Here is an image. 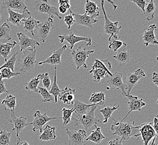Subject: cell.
<instances>
[{
	"label": "cell",
	"instance_id": "f546056e",
	"mask_svg": "<svg viewBox=\"0 0 158 145\" xmlns=\"http://www.w3.org/2000/svg\"><path fill=\"white\" fill-rule=\"evenodd\" d=\"M85 13L89 16L98 17L99 16V10L97 3L87 0L85 5Z\"/></svg>",
	"mask_w": 158,
	"mask_h": 145
},
{
	"label": "cell",
	"instance_id": "2e32d148",
	"mask_svg": "<svg viewBox=\"0 0 158 145\" xmlns=\"http://www.w3.org/2000/svg\"><path fill=\"white\" fill-rule=\"evenodd\" d=\"M17 36L19 40L18 44L20 47V52H23L27 48L35 49L37 46L40 45L37 40L31 39L22 33H18Z\"/></svg>",
	"mask_w": 158,
	"mask_h": 145
},
{
	"label": "cell",
	"instance_id": "8992f818",
	"mask_svg": "<svg viewBox=\"0 0 158 145\" xmlns=\"http://www.w3.org/2000/svg\"><path fill=\"white\" fill-rule=\"evenodd\" d=\"M108 87L106 89L109 90L110 88H115L117 89H121L122 93L127 97V86L123 82V74L119 72H116L112 76H107Z\"/></svg>",
	"mask_w": 158,
	"mask_h": 145
},
{
	"label": "cell",
	"instance_id": "1f68e13d",
	"mask_svg": "<svg viewBox=\"0 0 158 145\" xmlns=\"http://www.w3.org/2000/svg\"><path fill=\"white\" fill-rule=\"evenodd\" d=\"M155 9L156 6L152 0H151L149 3L146 4L143 14L144 16H145L148 21H151L154 18Z\"/></svg>",
	"mask_w": 158,
	"mask_h": 145
},
{
	"label": "cell",
	"instance_id": "11a10c76",
	"mask_svg": "<svg viewBox=\"0 0 158 145\" xmlns=\"http://www.w3.org/2000/svg\"><path fill=\"white\" fill-rule=\"evenodd\" d=\"M107 2H109V3H111L112 6L113 7V10H116V9L117 8V6L116 5H114V3L113 2V1H110V0H107Z\"/></svg>",
	"mask_w": 158,
	"mask_h": 145
},
{
	"label": "cell",
	"instance_id": "74e56055",
	"mask_svg": "<svg viewBox=\"0 0 158 145\" xmlns=\"http://www.w3.org/2000/svg\"><path fill=\"white\" fill-rule=\"evenodd\" d=\"M17 55L18 53L16 52L15 50L13 54L9 60H7L5 63L3 64L1 67H0V70L3 68H9L13 72H14V68H15V64L16 61H17Z\"/></svg>",
	"mask_w": 158,
	"mask_h": 145
},
{
	"label": "cell",
	"instance_id": "44dd1931",
	"mask_svg": "<svg viewBox=\"0 0 158 145\" xmlns=\"http://www.w3.org/2000/svg\"><path fill=\"white\" fill-rule=\"evenodd\" d=\"M127 44H125L117 50L116 55L113 56V58L118 61L120 66L123 67L126 64L130 62L132 57V54L126 50Z\"/></svg>",
	"mask_w": 158,
	"mask_h": 145
},
{
	"label": "cell",
	"instance_id": "9c48e42d",
	"mask_svg": "<svg viewBox=\"0 0 158 145\" xmlns=\"http://www.w3.org/2000/svg\"><path fill=\"white\" fill-rule=\"evenodd\" d=\"M53 18L49 17L45 21L40 22L37 25L36 27L37 35L42 42H45L48 36L51 33L52 27L53 26Z\"/></svg>",
	"mask_w": 158,
	"mask_h": 145
},
{
	"label": "cell",
	"instance_id": "ba28073f",
	"mask_svg": "<svg viewBox=\"0 0 158 145\" xmlns=\"http://www.w3.org/2000/svg\"><path fill=\"white\" fill-rule=\"evenodd\" d=\"M10 116L11 119L9 120V122L12 125V131L15 132L18 141H20L19 134L23 131L24 129L27 126L30 125V123H27V118L29 117H26L24 116H20L19 117H16L14 111H10Z\"/></svg>",
	"mask_w": 158,
	"mask_h": 145
},
{
	"label": "cell",
	"instance_id": "4fadbf2b",
	"mask_svg": "<svg viewBox=\"0 0 158 145\" xmlns=\"http://www.w3.org/2000/svg\"><path fill=\"white\" fill-rule=\"evenodd\" d=\"M69 136L68 145H86L85 138L86 136V132L84 130H79L78 131H70L66 129Z\"/></svg>",
	"mask_w": 158,
	"mask_h": 145
},
{
	"label": "cell",
	"instance_id": "91938a15",
	"mask_svg": "<svg viewBox=\"0 0 158 145\" xmlns=\"http://www.w3.org/2000/svg\"><path fill=\"white\" fill-rule=\"evenodd\" d=\"M2 80V78L1 74V72H0V81H1V80Z\"/></svg>",
	"mask_w": 158,
	"mask_h": 145
},
{
	"label": "cell",
	"instance_id": "5b68a950",
	"mask_svg": "<svg viewBox=\"0 0 158 145\" xmlns=\"http://www.w3.org/2000/svg\"><path fill=\"white\" fill-rule=\"evenodd\" d=\"M94 50H88L87 49L82 48L81 45L75 50H73L71 55L73 56V62L75 64L77 69L87 68L88 65L86 64V61L88 58L90 54L94 53Z\"/></svg>",
	"mask_w": 158,
	"mask_h": 145
},
{
	"label": "cell",
	"instance_id": "6da1fadb",
	"mask_svg": "<svg viewBox=\"0 0 158 145\" xmlns=\"http://www.w3.org/2000/svg\"><path fill=\"white\" fill-rule=\"evenodd\" d=\"M113 123L110 127V130L114 131L112 135L118 136L121 138L122 142L123 141L128 140L131 137H136L137 139L140 136V126H134L135 121L132 123L127 122L123 123L118 122L114 118H112Z\"/></svg>",
	"mask_w": 158,
	"mask_h": 145
},
{
	"label": "cell",
	"instance_id": "8fae6325",
	"mask_svg": "<svg viewBox=\"0 0 158 145\" xmlns=\"http://www.w3.org/2000/svg\"><path fill=\"white\" fill-rule=\"evenodd\" d=\"M60 43H63L64 41H66L70 44V48L73 50L75 44L80 41H85L86 45L90 46L91 45V39L89 37H82L76 36L75 33L71 32L68 35H59L58 36Z\"/></svg>",
	"mask_w": 158,
	"mask_h": 145
},
{
	"label": "cell",
	"instance_id": "7bdbcfd3",
	"mask_svg": "<svg viewBox=\"0 0 158 145\" xmlns=\"http://www.w3.org/2000/svg\"><path fill=\"white\" fill-rule=\"evenodd\" d=\"M108 41H110L108 48L112 50L113 52H117V50L125 44V42H122L118 40L114 39L113 38L108 40Z\"/></svg>",
	"mask_w": 158,
	"mask_h": 145
},
{
	"label": "cell",
	"instance_id": "7a4b0ae2",
	"mask_svg": "<svg viewBox=\"0 0 158 145\" xmlns=\"http://www.w3.org/2000/svg\"><path fill=\"white\" fill-rule=\"evenodd\" d=\"M98 106H92L90 110L85 115H79L75 112H73L75 115V126L76 127H78L80 125H82L85 128V130H87L100 122L99 119L96 117L94 114L95 111Z\"/></svg>",
	"mask_w": 158,
	"mask_h": 145
},
{
	"label": "cell",
	"instance_id": "d590c367",
	"mask_svg": "<svg viewBox=\"0 0 158 145\" xmlns=\"http://www.w3.org/2000/svg\"><path fill=\"white\" fill-rule=\"evenodd\" d=\"M0 39H3L4 41L11 39L10 27L7 23H4L0 26Z\"/></svg>",
	"mask_w": 158,
	"mask_h": 145
},
{
	"label": "cell",
	"instance_id": "03108f58",
	"mask_svg": "<svg viewBox=\"0 0 158 145\" xmlns=\"http://www.w3.org/2000/svg\"><path fill=\"white\" fill-rule=\"evenodd\" d=\"M0 129H1V128H0Z\"/></svg>",
	"mask_w": 158,
	"mask_h": 145
},
{
	"label": "cell",
	"instance_id": "7c38bea8",
	"mask_svg": "<svg viewBox=\"0 0 158 145\" xmlns=\"http://www.w3.org/2000/svg\"><path fill=\"white\" fill-rule=\"evenodd\" d=\"M140 126V136L142 137L143 145H149L154 137H158V134L152 127V123H143Z\"/></svg>",
	"mask_w": 158,
	"mask_h": 145
},
{
	"label": "cell",
	"instance_id": "60d3db41",
	"mask_svg": "<svg viewBox=\"0 0 158 145\" xmlns=\"http://www.w3.org/2000/svg\"><path fill=\"white\" fill-rule=\"evenodd\" d=\"M11 142V133L0 129V145H9Z\"/></svg>",
	"mask_w": 158,
	"mask_h": 145
},
{
	"label": "cell",
	"instance_id": "db71d44e",
	"mask_svg": "<svg viewBox=\"0 0 158 145\" xmlns=\"http://www.w3.org/2000/svg\"><path fill=\"white\" fill-rule=\"evenodd\" d=\"M58 10L59 12H60L61 14H66L67 11V10L66 9H64V7L61 6H59V9H58Z\"/></svg>",
	"mask_w": 158,
	"mask_h": 145
},
{
	"label": "cell",
	"instance_id": "5bb4252c",
	"mask_svg": "<svg viewBox=\"0 0 158 145\" xmlns=\"http://www.w3.org/2000/svg\"><path fill=\"white\" fill-rule=\"evenodd\" d=\"M146 74L142 69L139 68L133 73H128L126 78V85L127 86V95L130 94L132 89L137 84L139 80L145 77Z\"/></svg>",
	"mask_w": 158,
	"mask_h": 145
},
{
	"label": "cell",
	"instance_id": "cb8c5ba5",
	"mask_svg": "<svg viewBox=\"0 0 158 145\" xmlns=\"http://www.w3.org/2000/svg\"><path fill=\"white\" fill-rule=\"evenodd\" d=\"M96 69H100L103 70L107 73V75L112 76V74L110 72V70L112 69L111 64L108 60H99V59H95V63L92 66L91 69L89 72L88 74H90L93 72L94 70Z\"/></svg>",
	"mask_w": 158,
	"mask_h": 145
},
{
	"label": "cell",
	"instance_id": "b9f144b4",
	"mask_svg": "<svg viewBox=\"0 0 158 145\" xmlns=\"http://www.w3.org/2000/svg\"><path fill=\"white\" fill-rule=\"evenodd\" d=\"M93 80L95 83H98L101 81V79L104 78V76L107 74L104 70L100 69H96L93 71Z\"/></svg>",
	"mask_w": 158,
	"mask_h": 145
},
{
	"label": "cell",
	"instance_id": "484cf974",
	"mask_svg": "<svg viewBox=\"0 0 158 145\" xmlns=\"http://www.w3.org/2000/svg\"><path fill=\"white\" fill-rule=\"evenodd\" d=\"M73 108L75 109V112L79 115H84L88 112V110L92 106H100L99 104H85L80 102L79 100H74L73 102Z\"/></svg>",
	"mask_w": 158,
	"mask_h": 145
},
{
	"label": "cell",
	"instance_id": "c3c4849f",
	"mask_svg": "<svg viewBox=\"0 0 158 145\" xmlns=\"http://www.w3.org/2000/svg\"><path fill=\"white\" fill-rule=\"evenodd\" d=\"M58 5L59 6L63 7L67 10H70V7H71L70 1L69 0H59Z\"/></svg>",
	"mask_w": 158,
	"mask_h": 145
},
{
	"label": "cell",
	"instance_id": "ee69618b",
	"mask_svg": "<svg viewBox=\"0 0 158 145\" xmlns=\"http://www.w3.org/2000/svg\"><path fill=\"white\" fill-rule=\"evenodd\" d=\"M2 76V78L10 79L12 77H14L16 76H19L20 74V73L19 72H13L9 68H3L1 69V72H0Z\"/></svg>",
	"mask_w": 158,
	"mask_h": 145
},
{
	"label": "cell",
	"instance_id": "e7e4bbea",
	"mask_svg": "<svg viewBox=\"0 0 158 145\" xmlns=\"http://www.w3.org/2000/svg\"><path fill=\"white\" fill-rule=\"evenodd\" d=\"M0 60H1V58H0Z\"/></svg>",
	"mask_w": 158,
	"mask_h": 145
},
{
	"label": "cell",
	"instance_id": "d4e9b609",
	"mask_svg": "<svg viewBox=\"0 0 158 145\" xmlns=\"http://www.w3.org/2000/svg\"><path fill=\"white\" fill-rule=\"evenodd\" d=\"M56 127H51L49 125H46L44 128L43 131L41 133V135L38 137L37 139L40 141H51L56 139Z\"/></svg>",
	"mask_w": 158,
	"mask_h": 145
},
{
	"label": "cell",
	"instance_id": "3957f363",
	"mask_svg": "<svg viewBox=\"0 0 158 145\" xmlns=\"http://www.w3.org/2000/svg\"><path fill=\"white\" fill-rule=\"evenodd\" d=\"M37 50L35 49L27 48L23 51V54L20 61V65L18 68L19 72H31L34 69L35 64L38 63L36 58Z\"/></svg>",
	"mask_w": 158,
	"mask_h": 145
},
{
	"label": "cell",
	"instance_id": "7dc6e473",
	"mask_svg": "<svg viewBox=\"0 0 158 145\" xmlns=\"http://www.w3.org/2000/svg\"><path fill=\"white\" fill-rule=\"evenodd\" d=\"M132 2L136 3V5H137L140 9L144 12L145 11V8L146 6V1H138V0H131Z\"/></svg>",
	"mask_w": 158,
	"mask_h": 145
},
{
	"label": "cell",
	"instance_id": "6125c7cd",
	"mask_svg": "<svg viewBox=\"0 0 158 145\" xmlns=\"http://www.w3.org/2000/svg\"><path fill=\"white\" fill-rule=\"evenodd\" d=\"M1 1H0V5H1Z\"/></svg>",
	"mask_w": 158,
	"mask_h": 145
},
{
	"label": "cell",
	"instance_id": "4dcf8cb0",
	"mask_svg": "<svg viewBox=\"0 0 158 145\" xmlns=\"http://www.w3.org/2000/svg\"><path fill=\"white\" fill-rule=\"evenodd\" d=\"M105 93L101 92H94L91 94L89 102L91 104H99L103 108L105 107Z\"/></svg>",
	"mask_w": 158,
	"mask_h": 145
},
{
	"label": "cell",
	"instance_id": "be15d7a7",
	"mask_svg": "<svg viewBox=\"0 0 158 145\" xmlns=\"http://www.w3.org/2000/svg\"><path fill=\"white\" fill-rule=\"evenodd\" d=\"M0 18H1V14H0Z\"/></svg>",
	"mask_w": 158,
	"mask_h": 145
},
{
	"label": "cell",
	"instance_id": "4316f807",
	"mask_svg": "<svg viewBox=\"0 0 158 145\" xmlns=\"http://www.w3.org/2000/svg\"><path fill=\"white\" fill-rule=\"evenodd\" d=\"M17 45L15 41H11L5 44L4 42L0 43V55L4 58L5 61H7V57L11 53V50L15 46Z\"/></svg>",
	"mask_w": 158,
	"mask_h": 145
},
{
	"label": "cell",
	"instance_id": "bcb514c9",
	"mask_svg": "<svg viewBox=\"0 0 158 145\" xmlns=\"http://www.w3.org/2000/svg\"><path fill=\"white\" fill-rule=\"evenodd\" d=\"M64 21L66 23V24L67 25L69 29H70L71 26L75 24V19L71 12L70 14L67 15L64 18Z\"/></svg>",
	"mask_w": 158,
	"mask_h": 145
},
{
	"label": "cell",
	"instance_id": "f907efd6",
	"mask_svg": "<svg viewBox=\"0 0 158 145\" xmlns=\"http://www.w3.org/2000/svg\"><path fill=\"white\" fill-rule=\"evenodd\" d=\"M158 115H156L155 117V118H154V121H153V125L152 127L154 128V130H155L156 133H158Z\"/></svg>",
	"mask_w": 158,
	"mask_h": 145
},
{
	"label": "cell",
	"instance_id": "277c9868",
	"mask_svg": "<svg viewBox=\"0 0 158 145\" xmlns=\"http://www.w3.org/2000/svg\"><path fill=\"white\" fill-rule=\"evenodd\" d=\"M104 1L102 0L101 1V6L102 9V12L103 14V18H104V32L109 36L108 40L110 39L111 38H113L114 39L118 40L119 37L118 34L120 30L122 28V26H118V22H112L110 21L109 18H108L106 16V13L104 10Z\"/></svg>",
	"mask_w": 158,
	"mask_h": 145
},
{
	"label": "cell",
	"instance_id": "83f0119b",
	"mask_svg": "<svg viewBox=\"0 0 158 145\" xmlns=\"http://www.w3.org/2000/svg\"><path fill=\"white\" fill-rule=\"evenodd\" d=\"M21 22L24 24L23 29L27 32H29L33 36H34V29L37 27V25L40 23V21H37L32 16L21 20Z\"/></svg>",
	"mask_w": 158,
	"mask_h": 145
},
{
	"label": "cell",
	"instance_id": "f5cc1de1",
	"mask_svg": "<svg viewBox=\"0 0 158 145\" xmlns=\"http://www.w3.org/2000/svg\"><path fill=\"white\" fill-rule=\"evenodd\" d=\"M152 80L153 83L156 87L158 86V74L156 72H153L152 76Z\"/></svg>",
	"mask_w": 158,
	"mask_h": 145
},
{
	"label": "cell",
	"instance_id": "836d02e7",
	"mask_svg": "<svg viewBox=\"0 0 158 145\" xmlns=\"http://www.w3.org/2000/svg\"><path fill=\"white\" fill-rule=\"evenodd\" d=\"M119 106H115V104L113 107H105L100 110V113L103 115V121L102 122L103 123H106L108 122V120L111 118V116L113 113L116 111V109L118 108Z\"/></svg>",
	"mask_w": 158,
	"mask_h": 145
},
{
	"label": "cell",
	"instance_id": "9a60e30c",
	"mask_svg": "<svg viewBox=\"0 0 158 145\" xmlns=\"http://www.w3.org/2000/svg\"><path fill=\"white\" fill-rule=\"evenodd\" d=\"M9 14V18H7L6 20L8 22L11 23L12 25L19 26L21 23V20L23 19L27 18L31 16V13L27 9L23 10L22 14L19 12H15L12 10H7Z\"/></svg>",
	"mask_w": 158,
	"mask_h": 145
},
{
	"label": "cell",
	"instance_id": "ffe728a7",
	"mask_svg": "<svg viewBox=\"0 0 158 145\" xmlns=\"http://www.w3.org/2000/svg\"><path fill=\"white\" fill-rule=\"evenodd\" d=\"M67 46L66 44L62 46L60 48L58 49L57 50H55L52 55L49 57H47L45 61H43L41 62H38V65H42L43 64H49L52 65H61V55L62 54L63 52L67 49Z\"/></svg>",
	"mask_w": 158,
	"mask_h": 145
},
{
	"label": "cell",
	"instance_id": "7402d4cb",
	"mask_svg": "<svg viewBox=\"0 0 158 145\" xmlns=\"http://www.w3.org/2000/svg\"><path fill=\"white\" fill-rule=\"evenodd\" d=\"M1 7L2 9H27L24 0H3L1 2Z\"/></svg>",
	"mask_w": 158,
	"mask_h": 145
},
{
	"label": "cell",
	"instance_id": "681fc988",
	"mask_svg": "<svg viewBox=\"0 0 158 145\" xmlns=\"http://www.w3.org/2000/svg\"><path fill=\"white\" fill-rule=\"evenodd\" d=\"M5 80H4L3 79L0 81V95L3 93H9V92L5 87Z\"/></svg>",
	"mask_w": 158,
	"mask_h": 145
},
{
	"label": "cell",
	"instance_id": "f35d334b",
	"mask_svg": "<svg viewBox=\"0 0 158 145\" xmlns=\"http://www.w3.org/2000/svg\"><path fill=\"white\" fill-rule=\"evenodd\" d=\"M38 93L42 96L43 100L42 102H49L51 101H55L54 97L49 93V91L44 88L41 87H38Z\"/></svg>",
	"mask_w": 158,
	"mask_h": 145
},
{
	"label": "cell",
	"instance_id": "d6a6232c",
	"mask_svg": "<svg viewBox=\"0 0 158 145\" xmlns=\"http://www.w3.org/2000/svg\"><path fill=\"white\" fill-rule=\"evenodd\" d=\"M42 79V74H40L36 77L31 79L29 82L27 83L25 89L38 93V87Z\"/></svg>",
	"mask_w": 158,
	"mask_h": 145
},
{
	"label": "cell",
	"instance_id": "8d00e7d4",
	"mask_svg": "<svg viewBox=\"0 0 158 145\" xmlns=\"http://www.w3.org/2000/svg\"><path fill=\"white\" fill-rule=\"evenodd\" d=\"M1 104L5 105L7 108L10 109V111H14L16 106L15 97L11 94H8L6 98L2 101Z\"/></svg>",
	"mask_w": 158,
	"mask_h": 145
},
{
	"label": "cell",
	"instance_id": "d6986e66",
	"mask_svg": "<svg viewBox=\"0 0 158 145\" xmlns=\"http://www.w3.org/2000/svg\"><path fill=\"white\" fill-rule=\"evenodd\" d=\"M157 30V27L155 24L151 25L149 27L144 29L143 39L144 41V44L146 46H148L149 44H158V41L155 35V31Z\"/></svg>",
	"mask_w": 158,
	"mask_h": 145
},
{
	"label": "cell",
	"instance_id": "f1b7e54d",
	"mask_svg": "<svg viewBox=\"0 0 158 145\" xmlns=\"http://www.w3.org/2000/svg\"><path fill=\"white\" fill-rule=\"evenodd\" d=\"M94 126L95 127V130L91 131V134L86 139V141H90L95 143H100L106 137L102 132L100 127H97V125Z\"/></svg>",
	"mask_w": 158,
	"mask_h": 145
},
{
	"label": "cell",
	"instance_id": "6f0895ef",
	"mask_svg": "<svg viewBox=\"0 0 158 145\" xmlns=\"http://www.w3.org/2000/svg\"><path fill=\"white\" fill-rule=\"evenodd\" d=\"M157 137H154L153 139H152V143H151V144H150V145H152L154 143H155V139Z\"/></svg>",
	"mask_w": 158,
	"mask_h": 145
},
{
	"label": "cell",
	"instance_id": "f6af8a7d",
	"mask_svg": "<svg viewBox=\"0 0 158 145\" xmlns=\"http://www.w3.org/2000/svg\"><path fill=\"white\" fill-rule=\"evenodd\" d=\"M42 80L43 84L44 85V88L48 90L51 84V81L49 76L48 73L47 72L43 73Z\"/></svg>",
	"mask_w": 158,
	"mask_h": 145
},
{
	"label": "cell",
	"instance_id": "9f6ffc18",
	"mask_svg": "<svg viewBox=\"0 0 158 145\" xmlns=\"http://www.w3.org/2000/svg\"><path fill=\"white\" fill-rule=\"evenodd\" d=\"M20 145H30L27 142H22L20 143Z\"/></svg>",
	"mask_w": 158,
	"mask_h": 145
},
{
	"label": "cell",
	"instance_id": "ab89813d",
	"mask_svg": "<svg viewBox=\"0 0 158 145\" xmlns=\"http://www.w3.org/2000/svg\"><path fill=\"white\" fill-rule=\"evenodd\" d=\"M74 112H75V109L73 108H72L70 109L64 108L62 109V112L63 113V116L62 117V119L63 120L62 127H64L70 123L71 122V119L72 117V115Z\"/></svg>",
	"mask_w": 158,
	"mask_h": 145
},
{
	"label": "cell",
	"instance_id": "603a6c76",
	"mask_svg": "<svg viewBox=\"0 0 158 145\" xmlns=\"http://www.w3.org/2000/svg\"><path fill=\"white\" fill-rule=\"evenodd\" d=\"M75 90L74 89L68 88L66 87L64 89H62L60 93L59 94L60 100L64 104H73L74 99H75Z\"/></svg>",
	"mask_w": 158,
	"mask_h": 145
},
{
	"label": "cell",
	"instance_id": "94428289",
	"mask_svg": "<svg viewBox=\"0 0 158 145\" xmlns=\"http://www.w3.org/2000/svg\"><path fill=\"white\" fill-rule=\"evenodd\" d=\"M157 145V144H155V143H154V144H153V145Z\"/></svg>",
	"mask_w": 158,
	"mask_h": 145
},
{
	"label": "cell",
	"instance_id": "ac0fdd59",
	"mask_svg": "<svg viewBox=\"0 0 158 145\" xmlns=\"http://www.w3.org/2000/svg\"><path fill=\"white\" fill-rule=\"evenodd\" d=\"M127 97L129 100V101L128 102L129 112H128L127 114L126 115L125 117L122 120V121H121L122 122L127 118V117L130 115V113L136 111L140 112L143 107L146 106V103L143 101L142 98H139L136 96H134L130 94L128 95Z\"/></svg>",
	"mask_w": 158,
	"mask_h": 145
},
{
	"label": "cell",
	"instance_id": "30bf717a",
	"mask_svg": "<svg viewBox=\"0 0 158 145\" xmlns=\"http://www.w3.org/2000/svg\"><path fill=\"white\" fill-rule=\"evenodd\" d=\"M34 118L32 122L30 123V125L33 126L32 130L33 132H36L37 130H40V132L42 133L43 131V127L51 120L61 119L62 117H49L46 113L42 114L40 111H37L35 112Z\"/></svg>",
	"mask_w": 158,
	"mask_h": 145
},
{
	"label": "cell",
	"instance_id": "680465c9",
	"mask_svg": "<svg viewBox=\"0 0 158 145\" xmlns=\"http://www.w3.org/2000/svg\"><path fill=\"white\" fill-rule=\"evenodd\" d=\"M20 141H18V142L16 143L15 145H19V144H20Z\"/></svg>",
	"mask_w": 158,
	"mask_h": 145
},
{
	"label": "cell",
	"instance_id": "e575fe53",
	"mask_svg": "<svg viewBox=\"0 0 158 145\" xmlns=\"http://www.w3.org/2000/svg\"><path fill=\"white\" fill-rule=\"evenodd\" d=\"M55 73H54V80H53V83L52 85V87L51 89L49 91V93L52 95L54 98H55V103H57L58 102V97L59 94L61 92V89L58 87V85L57 83V78H56V72H57V67L55 66Z\"/></svg>",
	"mask_w": 158,
	"mask_h": 145
},
{
	"label": "cell",
	"instance_id": "52a82bcc",
	"mask_svg": "<svg viewBox=\"0 0 158 145\" xmlns=\"http://www.w3.org/2000/svg\"><path fill=\"white\" fill-rule=\"evenodd\" d=\"M34 9L37 12L41 14H46L51 18H54V16H57L60 19L62 17L60 15V12L57 7L49 5L47 0H38L34 2Z\"/></svg>",
	"mask_w": 158,
	"mask_h": 145
},
{
	"label": "cell",
	"instance_id": "816d5d0a",
	"mask_svg": "<svg viewBox=\"0 0 158 145\" xmlns=\"http://www.w3.org/2000/svg\"><path fill=\"white\" fill-rule=\"evenodd\" d=\"M108 145H123L121 139H116L108 142Z\"/></svg>",
	"mask_w": 158,
	"mask_h": 145
},
{
	"label": "cell",
	"instance_id": "e0dca14e",
	"mask_svg": "<svg viewBox=\"0 0 158 145\" xmlns=\"http://www.w3.org/2000/svg\"><path fill=\"white\" fill-rule=\"evenodd\" d=\"M69 10L74 18L75 24L76 25H80L90 28H93V24L98 21V20L95 19V17L94 16H89L87 15L85 13L84 15H80L76 13H73L70 9Z\"/></svg>",
	"mask_w": 158,
	"mask_h": 145
}]
</instances>
